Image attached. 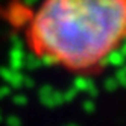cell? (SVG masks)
I'll use <instances>...</instances> for the list:
<instances>
[{"label": "cell", "instance_id": "1", "mask_svg": "<svg viewBox=\"0 0 126 126\" xmlns=\"http://www.w3.org/2000/svg\"><path fill=\"white\" fill-rule=\"evenodd\" d=\"M23 33L32 55L71 75H97L126 44V0H41Z\"/></svg>", "mask_w": 126, "mask_h": 126}]
</instances>
